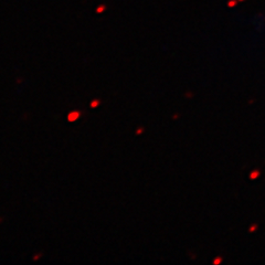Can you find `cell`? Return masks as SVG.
Segmentation results:
<instances>
[{
	"label": "cell",
	"mask_w": 265,
	"mask_h": 265,
	"mask_svg": "<svg viewBox=\"0 0 265 265\" xmlns=\"http://www.w3.org/2000/svg\"><path fill=\"white\" fill-rule=\"evenodd\" d=\"M40 256H41V254H37V255H34L33 260H34V261H35V260H38V259H40Z\"/></svg>",
	"instance_id": "cell-4"
},
{
	"label": "cell",
	"mask_w": 265,
	"mask_h": 265,
	"mask_svg": "<svg viewBox=\"0 0 265 265\" xmlns=\"http://www.w3.org/2000/svg\"><path fill=\"white\" fill-rule=\"evenodd\" d=\"M80 117H81L80 112H79V110H73V112H71V113L67 115V121L73 123V122H75V121H77Z\"/></svg>",
	"instance_id": "cell-1"
},
{
	"label": "cell",
	"mask_w": 265,
	"mask_h": 265,
	"mask_svg": "<svg viewBox=\"0 0 265 265\" xmlns=\"http://www.w3.org/2000/svg\"><path fill=\"white\" fill-rule=\"evenodd\" d=\"M259 176H260V173H259V171H253V173H251V179H255V178H257Z\"/></svg>",
	"instance_id": "cell-3"
},
{
	"label": "cell",
	"mask_w": 265,
	"mask_h": 265,
	"mask_svg": "<svg viewBox=\"0 0 265 265\" xmlns=\"http://www.w3.org/2000/svg\"><path fill=\"white\" fill-rule=\"evenodd\" d=\"M100 104H101L100 100H93V101L91 102V107H92V108H95V107H97Z\"/></svg>",
	"instance_id": "cell-2"
},
{
	"label": "cell",
	"mask_w": 265,
	"mask_h": 265,
	"mask_svg": "<svg viewBox=\"0 0 265 265\" xmlns=\"http://www.w3.org/2000/svg\"><path fill=\"white\" fill-rule=\"evenodd\" d=\"M1 221H2V219H1V218H0V222H1Z\"/></svg>",
	"instance_id": "cell-6"
},
{
	"label": "cell",
	"mask_w": 265,
	"mask_h": 265,
	"mask_svg": "<svg viewBox=\"0 0 265 265\" xmlns=\"http://www.w3.org/2000/svg\"><path fill=\"white\" fill-rule=\"evenodd\" d=\"M142 133H143V128H139L138 131H137V133H136V134L139 135V134H142Z\"/></svg>",
	"instance_id": "cell-5"
}]
</instances>
